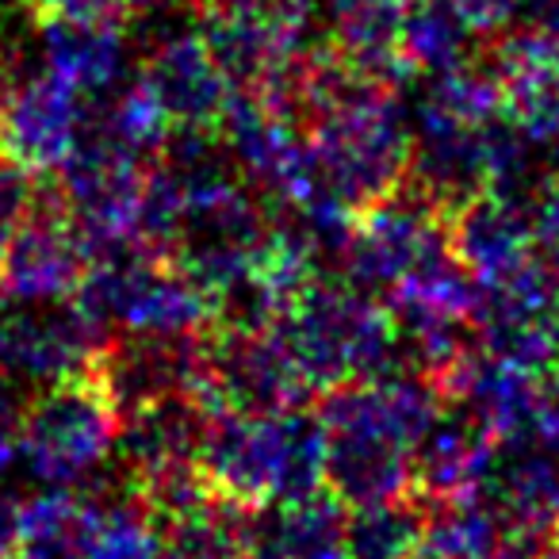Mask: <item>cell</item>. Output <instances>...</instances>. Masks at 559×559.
<instances>
[{"mask_svg": "<svg viewBox=\"0 0 559 559\" xmlns=\"http://www.w3.org/2000/svg\"><path fill=\"white\" fill-rule=\"evenodd\" d=\"M449 9L464 20L475 39H498L510 32L513 0H449Z\"/></svg>", "mask_w": 559, "mask_h": 559, "instance_id": "22", "label": "cell"}, {"mask_svg": "<svg viewBox=\"0 0 559 559\" xmlns=\"http://www.w3.org/2000/svg\"><path fill=\"white\" fill-rule=\"evenodd\" d=\"M269 330L292 353L314 391L383 376L403 365L399 326L383 299L345 280H311L280 307Z\"/></svg>", "mask_w": 559, "mask_h": 559, "instance_id": "3", "label": "cell"}, {"mask_svg": "<svg viewBox=\"0 0 559 559\" xmlns=\"http://www.w3.org/2000/svg\"><path fill=\"white\" fill-rule=\"evenodd\" d=\"M495 444L498 437H490L479 421L444 403L414 452V490L426 502L479 495L490 460H495Z\"/></svg>", "mask_w": 559, "mask_h": 559, "instance_id": "15", "label": "cell"}, {"mask_svg": "<svg viewBox=\"0 0 559 559\" xmlns=\"http://www.w3.org/2000/svg\"><path fill=\"white\" fill-rule=\"evenodd\" d=\"M536 559H559V533H556V536H551V540H548V544H544V548H540V551H536Z\"/></svg>", "mask_w": 559, "mask_h": 559, "instance_id": "26", "label": "cell"}, {"mask_svg": "<svg viewBox=\"0 0 559 559\" xmlns=\"http://www.w3.org/2000/svg\"><path fill=\"white\" fill-rule=\"evenodd\" d=\"M127 12H157V9H169V4H185V0H119Z\"/></svg>", "mask_w": 559, "mask_h": 559, "instance_id": "25", "label": "cell"}, {"mask_svg": "<svg viewBox=\"0 0 559 559\" xmlns=\"http://www.w3.org/2000/svg\"><path fill=\"white\" fill-rule=\"evenodd\" d=\"M475 35L464 27V20L449 9V0H411L399 27V55L411 73H444L472 62Z\"/></svg>", "mask_w": 559, "mask_h": 559, "instance_id": "19", "label": "cell"}, {"mask_svg": "<svg viewBox=\"0 0 559 559\" xmlns=\"http://www.w3.org/2000/svg\"><path fill=\"white\" fill-rule=\"evenodd\" d=\"M449 241L456 261L479 284L506 280L536 261L533 218H528L525 195L483 192L460 203L449 215Z\"/></svg>", "mask_w": 559, "mask_h": 559, "instance_id": "13", "label": "cell"}, {"mask_svg": "<svg viewBox=\"0 0 559 559\" xmlns=\"http://www.w3.org/2000/svg\"><path fill=\"white\" fill-rule=\"evenodd\" d=\"M24 383L12 380L9 372H0V472L16 460L20 449V421H24Z\"/></svg>", "mask_w": 559, "mask_h": 559, "instance_id": "23", "label": "cell"}, {"mask_svg": "<svg viewBox=\"0 0 559 559\" xmlns=\"http://www.w3.org/2000/svg\"><path fill=\"white\" fill-rule=\"evenodd\" d=\"M78 299L104 334H185L211 330L218 307L169 257L146 246H119L93 257Z\"/></svg>", "mask_w": 559, "mask_h": 559, "instance_id": "4", "label": "cell"}, {"mask_svg": "<svg viewBox=\"0 0 559 559\" xmlns=\"http://www.w3.org/2000/svg\"><path fill=\"white\" fill-rule=\"evenodd\" d=\"M345 518H349V506L337 502L326 487L292 502L264 506L253 518V556L345 559Z\"/></svg>", "mask_w": 559, "mask_h": 559, "instance_id": "16", "label": "cell"}, {"mask_svg": "<svg viewBox=\"0 0 559 559\" xmlns=\"http://www.w3.org/2000/svg\"><path fill=\"white\" fill-rule=\"evenodd\" d=\"M426 502L414 495L353 506L345 518V559H421Z\"/></svg>", "mask_w": 559, "mask_h": 559, "instance_id": "18", "label": "cell"}, {"mask_svg": "<svg viewBox=\"0 0 559 559\" xmlns=\"http://www.w3.org/2000/svg\"><path fill=\"white\" fill-rule=\"evenodd\" d=\"M116 437L119 406L93 376H78L27 395L16 460L47 490H73L104 472Z\"/></svg>", "mask_w": 559, "mask_h": 559, "instance_id": "5", "label": "cell"}, {"mask_svg": "<svg viewBox=\"0 0 559 559\" xmlns=\"http://www.w3.org/2000/svg\"><path fill=\"white\" fill-rule=\"evenodd\" d=\"M475 349L533 376L559 360V284L536 261L506 280L479 284Z\"/></svg>", "mask_w": 559, "mask_h": 559, "instance_id": "10", "label": "cell"}, {"mask_svg": "<svg viewBox=\"0 0 559 559\" xmlns=\"http://www.w3.org/2000/svg\"><path fill=\"white\" fill-rule=\"evenodd\" d=\"M449 249V215L403 180L391 195L353 215L337 264L345 284L383 299Z\"/></svg>", "mask_w": 559, "mask_h": 559, "instance_id": "6", "label": "cell"}, {"mask_svg": "<svg viewBox=\"0 0 559 559\" xmlns=\"http://www.w3.org/2000/svg\"><path fill=\"white\" fill-rule=\"evenodd\" d=\"M441 406L444 391L437 380L411 365L322 391L330 495L349 510L414 495V452Z\"/></svg>", "mask_w": 559, "mask_h": 559, "instance_id": "1", "label": "cell"}, {"mask_svg": "<svg viewBox=\"0 0 559 559\" xmlns=\"http://www.w3.org/2000/svg\"><path fill=\"white\" fill-rule=\"evenodd\" d=\"M207 342L211 330L185 334H111L96 357L93 380L123 411L165 395L207 399Z\"/></svg>", "mask_w": 559, "mask_h": 559, "instance_id": "12", "label": "cell"}, {"mask_svg": "<svg viewBox=\"0 0 559 559\" xmlns=\"http://www.w3.org/2000/svg\"><path fill=\"white\" fill-rule=\"evenodd\" d=\"M35 55L78 93L104 96L127 78V35L119 16L35 20Z\"/></svg>", "mask_w": 559, "mask_h": 559, "instance_id": "14", "label": "cell"}, {"mask_svg": "<svg viewBox=\"0 0 559 559\" xmlns=\"http://www.w3.org/2000/svg\"><path fill=\"white\" fill-rule=\"evenodd\" d=\"M108 334L78 299L0 304V372L24 388L93 376Z\"/></svg>", "mask_w": 559, "mask_h": 559, "instance_id": "8", "label": "cell"}, {"mask_svg": "<svg viewBox=\"0 0 559 559\" xmlns=\"http://www.w3.org/2000/svg\"><path fill=\"white\" fill-rule=\"evenodd\" d=\"M93 269V246L58 188L35 192L32 211L0 253V296L16 304L73 299Z\"/></svg>", "mask_w": 559, "mask_h": 559, "instance_id": "9", "label": "cell"}, {"mask_svg": "<svg viewBox=\"0 0 559 559\" xmlns=\"http://www.w3.org/2000/svg\"><path fill=\"white\" fill-rule=\"evenodd\" d=\"M0 304H4V296H0Z\"/></svg>", "mask_w": 559, "mask_h": 559, "instance_id": "28", "label": "cell"}, {"mask_svg": "<svg viewBox=\"0 0 559 559\" xmlns=\"http://www.w3.org/2000/svg\"><path fill=\"white\" fill-rule=\"evenodd\" d=\"M311 395V380L269 326H211L207 403L215 411H292Z\"/></svg>", "mask_w": 559, "mask_h": 559, "instance_id": "11", "label": "cell"}, {"mask_svg": "<svg viewBox=\"0 0 559 559\" xmlns=\"http://www.w3.org/2000/svg\"><path fill=\"white\" fill-rule=\"evenodd\" d=\"M257 510L207 490L162 518V548L173 559H249Z\"/></svg>", "mask_w": 559, "mask_h": 559, "instance_id": "17", "label": "cell"}, {"mask_svg": "<svg viewBox=\"0 0 559 559\" xmlns=\"http://www.w3.org/2000/svg\"><path fill=\"white\" fill-rule=\"evenodd\" d=\"M142 93L173 127H215L234 96V81L218 66L207 35L192 24V9L142 12V62L134 73Z\"/></svg>", "mask_w": 559, "mask_h": 559, "instance_id": "7", "label": "cell"}, {"mask_svg": "<svg viewBox=\"0 0 559 559\" xmlns=\"http://www.w3.org/2000/svg\"><path fill=\"white\" fill-rule=\"evenodd\" d=\"M0 559H20V556H0Z\"/></svg>", "mask_w": 559, "mask_h": 559, "instance_id": "27", "label": "cell"}, {"mask_svg": "<svg viewBox=\"0 0 559 559\" xmlns=\"http://www.w3.org/2000/svg\"><path fill=\"white\" fill-rule=\"evenodd\" d=\"M211 490L264 510L326 487V437L304 406L269 414L215 411L203 444Z\"/></svg>", "mask_w": 559, "mask_h": 559, "instance_id": "2", "label": "cell"}, {"mask_svg": "<svg viewBox=\"0 0 559 559\" xmlns=\"http://www.w3.org/2000/svg\"><path fill=\"white\" fill-rule=\"evenodd\" d=\"M510 35L559 55V0H513Z\"/></svg>", "mask_w": 559, "mask_h": 559, "instance_id": "21", "label": "cell"}, {"mask_svg": "<svg viewBox=\"0 0 559 559\" xmlns=\"http://www.w3.org/2000/svg\"><path fill=\"white\" fill-rule=\"evenodd\" d=\"M27 16H119L123 20V4L119 0H16Z\"/></svg>", "mask_w": 559, "mask_h": 559, "instance_id": "24", "label": "cell"}, {"mask_svg": "<svg viewBox=\"0 0 559 559\" xmlns=\"http://www.w3.org/2000/svg\"><path fill=\"white\" fill-rule=\"evenodd\" d=\"M35 192H39L35 173H27L24 165L0 154V253H4L9 238L16 234V226L24 223V215L32 211Z\"/></svg>", "mask_w": 559, "mask_h": 559, "instance_id": "20", "label": "cell"}]
</instances>
